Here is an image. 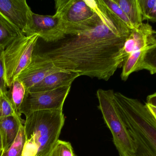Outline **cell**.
I'll list each match as a JSON object with an SVG mask.
<instances>
[{"instance_id":"8","label":"cell","mask_w":156,"mask_h":156,"mask_svg":"<svg viewBox=\"0 0 156 156\" xmlns=\"http://www.w3.org/2000/svg\"><path fill=\"white\" fill-rule=\"evenodd\" d=\"M37 34L46 42H56L66 38L62 22L56 14L42 15L33 13L26 36Z\"/></svg>"},{"instance_id":"15","label":"cell","mask_w":156,"mask_h":156,"mask_svg":"<svg viewBox=\"0 0 156 156\" xmlns=\"http://www.w3.org/2000/svg\"><path fill=\"white\" fill-rule=\"evenodd\" d=\"M124 12L134 28L143 24V20L137 0H114Z\"/></svg>"},{"instance_id":"20","label":"cell","mask_w":156,"mask_h":156,"mask_svg":"<svg viewBox=\"0 0 156 156\" xmlns=\"http://www.w3.org/2000/svg\"><path fill=\"white\" fill-rule=\"evenodd\" d=\"M143 21L156 22V0H137Z\"/></svg>"},{"instance_id":"22","label":"cell","mask_w":156,"mask_h":156,"mask_svg":"<svg viewBox=\"0 0 156 156\" xmlns=\"http://www.w3.org/2000/svg\"><path fill=\"white\" fill-rule=\"evenodd\" d=\"M9 116H16L19 118L8 98L6 92L0 90V119Z\"/></svg>"},{"instance_id":"1","label":"cell","mask_w":156,"mask_h":156,"mask_svg":"<svg viewBox=\"0 0 156 156\" xmlns=\"http://www.w3.org/2000/svg\"><path fill=\"white\" fill-rule=\"evenodd\" d=\"M101 19L95 27L63 39L41 53L58 67L108 81L124 61L122 51L132 29L113 14L99 0Z\"/></svg>"},{"instance_id":"11","label":"cell","mask_w":156,"mask_h":156,"mask_svg":"<svg viewBox=\"0 0 156 156\" xmlns=\"http://www.w3.org/2000/svg\"><path fill=\"white\" fill-rule=\"evenodd\" d=\"M156 44V30L148 23L132 29L125 42L122 56L125 60L133 52L147 48Z\"/></svg>"},{"instance_id":"5","label":"cell","mask_w":156,"mask_h":156,"mask_svg":"<svg viewBox=\"0 0 156 156\" xmlns=\"http://www.w3.org/2000/svg\"><path fill=\"white\" fill-rule=\"evenodd\" d=\"M113 90L99 89L96 93L99 110L113 136L114 144L120 156H134L136 147L126 125L115 103Z\"/></svg>"},{"instance_id":"16","label":"cell","mask_w":156,"mask_h":156,"mask_svg":"<svg viewBox=\"0 0 156 156\" xmlns=\"http://www.w3.org/2000/svg\"><path fill=\"white\" fill-rule=\"evenodd\" d=\"M148 48L133 52L125 60L123 63L122 71L121 74L122 80L126 81L131 74L139 71L145 53Z\"/></svg>"},{"instance_id":"18","label":"cell","mask_w":156,"mask_h":156,"mask_svg":"<svg viewBox=\"0 0 156 156\" xmlns=\"http://www.w3.org/2000/svg\"><path fill=\"white\" fill-rule=\"evenodd\" d=\"M25 141L24 128L23 124L20 127L14 142L7 150L3 152L2 156H23Z\"/></svg>"},{"instance_id":"13","label":"cell","mask_w":156,"mask_h":156,"mask_svg":"<svg viewBox=\"0 0 156 156\" xmlns=\"http://www.w3.org/2000/svg\"><path fill=\"white\" fill-rule=\"evenodd\" d=\"M24 121L16 116L0 119V133L3 152L7 150L16 138L19 129Z\"/></svg>"},{"instance_id":"27","label":"cell","mask_w":156,"mask_h":156,"mask_svg":"<svg viewBox=\"0 0 156 156\" xmlns=\"http://www.w3.org/2000/svg\"><path fill=\"white\" fill-rule=\"evenodd\" d=\"M3 153V149L2 143V138H1V133H0V156H2Z\"/></svg>"},{"instance_id":"25","label":"cell","mask_w":156,"mask_h":156,"mask_svg":"<svg viewBox=\"0 0 156 156\" xmlns=\"http://www.w3.org/2000/svg\"><path fill=\"white\" fill-rule=\"evenodd\" d=\"M146 103L156 108V93L147 96Z\"/></svg>"},{"instance_id":"2","label":"cell","mask_w":156,"mask_h":156,"mask_svg":"<svg viewBox=\"0 0 156 156\" xmlns=\"http://www.w3.org/2000/svg\"><path fill=\"white\" fill-rule=\"evenodd\" d=\"M115 103L135 145L134 156H156V122L146 105L114 93Z\"/></svg>"},{"instance_id":"19","label":"cell","mask_w":156,"mask_h":156,"mask_svg":"<svg viewBox=\"0 0 156 156\" xmlns=\"http://www.w3.org/2000/svg\"><path fill=\"white\" fill-rule=\"evenodd\" d=\"M145 69L156 74V44L148 48L145 53L139 71Z\"/></svg>"},{"instance_id":"6","label":"cell","mask_w":156,"mask_h":156,"mask_svg":"<svg viewBox=\"0 0 156 156\" xmlns=\"http://www.w3.org/2000/svg\"><path fill=\"white\" fill-rule=\"evenodd\" d=\"M39 38L37 34H23L5 49L4 60L8 88L30 64Z\"/></svg>"},{"instance_id":"10","label":"cell","mask_w":156,"mask_h":156,"mask_svg":"<svg viewBox=\"0 0 156 156\" xmlns=\"http://www.w3.org/2000/svg\"><path fill=\"white\" fill-rule=\"evenodd\" d=\"M33 13L26 0H0V15L23 34Z\"/></svg>"},{"instance_id":"7","label":"cell","mask_w":156,"mask_h":156,"mask_svg":"<svg viewBox=\"0 0 156 156\" xmlns=\"http://www.w3.org/2000/svg\"><path fill=\"white\" fill-rule=\"evenodd\" d=\"M71 87L66 86L47 91H28L21 107V114L27 117L39 111L63 110Z\"/></svg>"},{"instance_id":"9","label":"cell","mask_w":156,"mask_h":156,"mask_svg":"<svg viewBox=\"0 0 156 156\" xmlns=\"http://www.w3.org/2000/svg\"><path fill=\"white\" fill-rule=\"evenodd\" d=\"M65 71L57 67L41 53L35 54L34 52L30 64L21 72L17 78L23 82L29 91L32 87L48 75Z\"/></svg>"},{"instance_id":"12","label":"cell","mask_w":156,"mask_h":156,"mask_svg":"<svg viewBox=\"0 0 156 156\" xmlns=\"http://www.w3.org/2000/svg\"><path fill=\"white\" fill-rule=\"evenodd\" d=\"M80 76V75L79 72L68 71L52 73L32 87L29 91H47L71 86L72 82Z\"/></svg>"},{"instance_id":"17","label":"cell","mask_w":156,"mask_h":156,"mask_svg":"<svg viewBox=\"0 0 156 156\" xmlns=\"http://www.w3.org/2000/svg\"><path fill=\"white\" fill-rule=\"evenodd\" d=\"M23 34L19 29L0 15V48L5 49Z\"/></svg>"},{"instance_id":"14","label":"cell","mask_w":156,"mask_h":156,"mask_svg":"<svg viewBox=\"0 0 156 156\" xmlns=\"http://www.w3.org/2000/svg\"><path fill=\"white\" fill-rule=\"evenodd\" d=\"M8 89L6 93L8 98L18 117L22 118L21 107L28 90L23 82L18 78L16 79Z\"/></svg>"},{"instance_id":"21","label":"cell","mask_w":156,"mask_h":156,"mask_svg":"<svg viewBox=\"0 0 156 156\" xmlns=\"http://www.w3.org/2000/svg\"><path fill=\"white\" fill-rule=\"evenodd\" d=\"M102 2L107 9L122 22H123L129 28L133 29L131 22L120 6L114 0H101Z\"/></svg>"},{"instance_id":"3","label":"cell","mask_w":156,"mask_h":156,"mask_svg":"<svg viewBox=\"0 0 156 156\" xmlns=\"http://www.w3.org/2000/svg\"><path fill=\"white\" fill-rule=\"evenodd\" d=\"M65 122L63 110L39 111L26 117L23 156L48 155L59 140Z\"/></svg>"},{"instance_id":"24","label":"cell","mask_w":156,"mask_h":156,"mask_svg":"<svg viewBox=\"0 0 156 156\" xmlns=\"http://www.w3.org/2000/svg\"><path fill=\"white\" fill-rule=\"evenodd\" d=\"M4 49L0 48V90L7 92V87L5 77V67L4 60Z\"/></svg>"},{"instance_id":"23","label":"cell","mask_w":156,"mask_h":156,"mask_svg":"<svg viewBox=\"0 0 156 156\" xmlns=\"http://www.w3.org/2000/svg\"><path fill=\"white\" fill-rule=\"evenodd\" d=\"M47 156H76L71 143L58 140Z\"/></svg>"},{"instance_id":"4","label":"cell","mask_w":156,"mask_h":156,"mask_svg":"<svg viewBox=\"0 0 156 156\" xmlns=\"http://www.w3.org/2000/svg\"><path fill=\"white\" fill-rule=\"evenodd\" d=\"M55 5L66 35L81 34L95 27L101 20L99 0H56Z\"/></svg>"},{"instance_id":"26","label":"cell","mask_w":156,"mask_h":156,"mask_svg":"<svg viewBox=\"0 0 156 156\" xmlns=\"http://www.w3.org/2000/svg\"><path fill=\"white\" fill-rule=\"evenodd\" d=\"M147 107V109L149 110L150 112L151 113V114L152 116L154 117V120H155L156 122V107H154V106H151V105L147 104V103H145Z\"/></svg>"}]
</instances>
